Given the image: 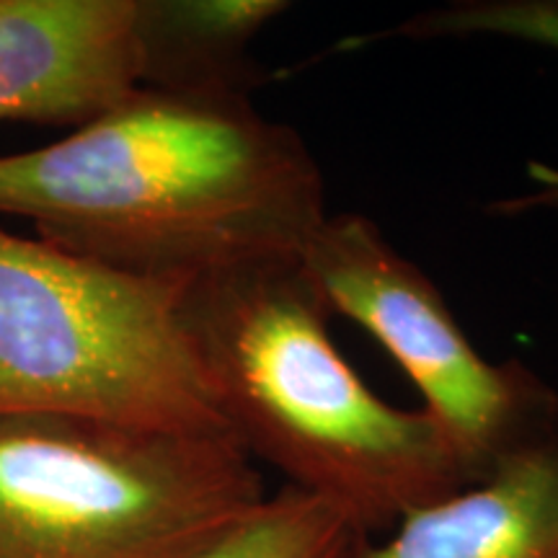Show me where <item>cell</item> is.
<instances>
[{
    "label": "cell",
    "instance_id": "cell-1",
    "mask_svg": "<svg viewBox=\"0 0 558 558\" xmlns=\"http://www.w3.org/2000/svg\"><path fill=\"white\" fill-rule=\"evenodd\" d=\"M0 215L107 267L190 284L300 259L329 213L316 156L251 96L140 86L58 143L0 156Z\"/></svg>",
    "mask_w": 558,
    "mask_h": 558
},
{
    "label": "cell",
    "instance_id": "cell-2",
    "mask_svg": "<svg viewBox=\"0 0 558 558\" xmlns=\"http://www.w3.org/2000/svg\"><path fill=\"white\" fill-rule=\"evenodd\" d=\"M181 313L228 435L367 538L471 484L427 411L393 407L349 365L300 259L194 279Z\"/></svg>",
    "mask_w": 558,
    "mask_h": 558
},
{
    "label": "cell",
    "instance_id": "cell-3",
    "mask_svg": "<svg viewBox=\"0 0 558 558\" xmlns=\"http://www.w3.org/2000/svg\"><path fill=\"white\" fill-rule=\"evenodd\" d=\"M184 288L0 228V416L228 435L186 333Z\"/></svg>",
    "mask_w": 558,
    "mask_h": 558
},
{
    "label": "cell",
    "instance_id": "cell-4",
    "mask_svg": "<svg viewBox=\"0 0 558 558\" xmlns=\"http://www.w3.org/2000/svg\"><path fill=\"white\" fill-rule=\"evenodd\" d=\"M264 497L230 435L0 416V558H197Z\"/></svg>",
    "mask_w": 558,
    "mask_h": 558
},
{
    "label": "cell",
    "instance_id": "cell-5",
    "mask_svg": "<svg viewBox=\"0 0 558 558\" xmlns=\"http://www.w3.org/2000/svg\"><path fill=\"white\" fill-rule=\"evenodd\" d=\"M300 267L326 308L373 333L407 373L471 481L554 401L558 388L520 360H486L427 271L365 215H326Z\"/></svg>",
    "mask_w": 558,
    "mask_h": 558
},
{
    "label": "cell",
    "instance_id": "cell-6",
    "mask_svg": "<svg viewBox=\"0 0 558 558\" xmlns=\"http://www.w3.org/2000/svg\"><path fill=\"white\" fill-rule=\"evenodd\" d=\"M137 0H0V122L78 130L140 88Z\"/></svg>",
    "mask_w": 558,
    "mask_h": 558
},
{
    "label": "cell",
    "instance_id": "cell-7",
    "mask_svg": "<svg viewBox=\"0 0 558 558\" xmlns=\"http://www.w3.org/2000/svg\"><path fill=\"white\" fill-rule=\"evenodd\" d=\"M349 558H558V390L484 476L362 535Z\"/></svg>",
    "mask_w": 558,
    "mask_h": 558
},
{
    "label": "cell",
    "instance_id": "cell-8",
    "mask_svg": "<svg viewBox=\"0 0 558 558\" xmlns=\"http://www.w3.org/2000/svg\"><path fill=\"white\" fill-rule=\"evenodd\" d=\"M284 0H137L140 86L251 96L259 68L251 47Z\"/></svg>",
    "mask_w": 558,
    "mask_h": 558
},
{
    "label": "cell",
    "instance_id": "cell-9",
    "mask_svg": "<svg viewBox=\"0 0 558 558\" xmlns=\"http://www.w3.org/2000/svg\"><path fill=\"white\" fill-rule=\"evenodd\" d=\"M512 39L558 52V0H450L418 11L393 29L349 39L347 47L375 45L383 39ZM530 181L535 190L522 197L499 199L497 215H522L533 209H558V166L533 163Z\"/></svg>",
    "mask_w": 558,
    "mask_h": 558
},
{
    "label": "cell",
    "instance_id": "cell-10",
    "mask_svg": "<svg viewBox=\"0 0 558 558\" xmlns=\"http://www.w3.org/2000/svg\"><path fill=\"white\" fill-rule=\"evenodd\" d=\"M360 538L337 505L284 486L197 558H349Z\"/></svg>",
    "mask_w": 558,
    "mask_h": 558
}]
</instances>
